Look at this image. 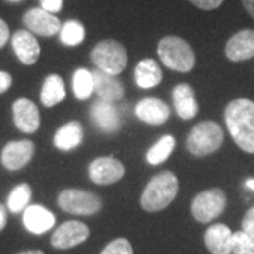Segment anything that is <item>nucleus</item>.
Wrapping results in <instances>:
<instances>
[{"instance_id":"4c0bfd02","label":"nucleus","mask_w":254,"mask_h":254,"mask_svg":"<svg viewBox=\"0 0 254 254\" xmlns=\"http://www.w3.org/2000/svg\"><path fill=\"white\" fill-rule=\"evenodd\" d=\"M18 254H44V252H41V250H26V252H21Z\"/></svg>"},{"instance_id":"4be33fe9","label":"nucleus","mask_w":254,"mask_h":254,"mask_svg":"<svg viewBox=\"0 0 254 254\" xmlns=\"http://www.w3.org/2000/svg\"><path fill=\"white\" fill-rule=\"evenodd\" d=\"M83 140V128L79 122H69L57 130L54 136V145L58 150L69 151L81 145Z\"/></svg>"},{"instance_id":"0eeeda50","label":"nucleus","mask_w":254,"mask_h":254,"mask_svg":"<svg viewBox=\"0 0 254 254\" xmlns=\"http://www.w3.org/2000/svg\"><path fill=\"white\" fill-rule=\"evenodd\" d=\"M226 195L220 188H212L200 192L192 202V215L200 223H209L222 215L226 209Z\"/></svg>"},{"instance_id":"7c9ffc66","label":"nucleus","mask_w":254,"mask_h":254,"mask_svg":"<svg viewBox=\"0 0 254 254\" xmlns=\"http://www.w3.org/2000/svg\"><path fill=\"white\" fill-rule=\"evenodd\" d=\"M192 4H195L198 9L200 10H215L220 7V4L225 1V0H190Z\"/></svg>"},{"instance_id":"423d86ee","label":"nucleus","mask_w":254,"mask_h":254,"mask_svg":"<svg viewBox=\"0 0 254 254\" xmlns=\"http://www.w3.org/2000/svg\"><path fill=\"white\" fill-rule=\"evenodd\" d=\"M58 206L71 215L92 216L100 210L102 200L93 192L71 188L58 195Z\"/></svg>"},{"instance_id":"20e7f679","label":"nucleus","mask_w":254,"mask_h":254,"mask_svg":"<svg viewBox=\"0 0 254 254\" xmlns=\"http://www.w3.org/2000/svg\"><path fill=\"white\" fill-rule=\"evenodd\" d=\"M223 128L216 122L205 120L193 127L187 137V150L192 155L205 157L218 151L223 144Z\"/></svg>"},{"instance_id":"58836bf2","label":"nucleus","mask_w":254,"mask_h":254,"mask_svg":"<svg viewBox=\"0 0 254 254\" xmlns=\"http://www.w3.org/2000/svg\"><path fill=\"white\" fill-rule=\"evenodd\" d=\"M7 1H11V3H18V1H21V0H7Z\"/></svg>"},{"instance_id":"ddd939ff","label":"nucleus","mask_w":254,"mask_h":254,"mask_svg":"<svg viewBox=\"0 0 254 254\" xmlns=\"http://www.w3.org/2000/svg\"><path fill=\"white\" fill-rule=\"evenodd\" d=\"M227 60L233 63L246 61L254 57V30L245 28L229 38L225 47Z\"/></svg>"},{"instance_id":"39448f33","label":"nucleus","mask_w":254,"mask_h":254,"mask_svg":"<svg viewBox=\"0 0 254 254\" xmlns=\"http://www.w3.org/2000/svg\"><path fill=\"white\" fill-rule=\"evenodd\" d=\"M91 60L98 69L116 76L126 68L127 51L116 40H103L93 47Z\"/></svg>"},{"instance_id":"f257e3e1","label":"nucleus","mask_w":254,"mask_h":254,"mask_svg":"<svg viewBox=\"0 0 254 254\" xmlns=\"http://www.w3.org/2000/svg\"><path fill=\"white\" fill-rule=\"evenodd\" d=\"M226 127L236 145L254 154V102L247 98L230 100L225 109Z\"/></svg>"},{"instance_id":"2f4dec72","label":"nucleus","mask_w":254,"mask_h":254,"mask_svg":"<svg viewBox=\"0 0 254 254\" xmlns=\"http://www.w3.org/2000/svg\"><path fill=\"white\" fill-rule=\"evenodd\" d=\"M40 3H41V9L47 10L53 14L61 11L64 6V0H40Z\"/></svg>"},{"instance_id":"a211bd4d","label":"nucleus","mask_w":254,"mask_h":254,"mask_svg":"<svg viewBox=\"0 0 254 254\" xmlns=\"http://www.w3.org/2000/svg\"><path fill=\"white\" fill-rule=\"evenodd\" d=\"M173 102L177 115L184 120L193 119L199 112V105L195 98V92L188 83H180L174 88Z\"/></svg>"},{"instance_id":"cd10ccee","label":"nucleus","mask_w":254,"mask_h":254,"mask_svg":"<svg viewBox=\"0 0 254 254\" xmlns=\"http://www.w3.org/2000/svg\"><path fill=\"white\" fill-rule=\"evenodd\" d=\"M232 254H254V239L246 235L243 230L233 233Z\"/></svg>"},{"instance_id":"393cba45","label":"nucleus","mask_w":254,"mask_h":254,"mask_svg":"<svg viewBox=\"0 0 254 254\" xmlns=\"http://www.w3.org/2000/svg\"><path fill=\"white\" fill-rule=\"evenodd\" d=\"M73 95L79 100H86L93 93V75L86 68H79L73 73L72 78Z\"/></svg>"},{"instance_id":"1a4fd4ad","label":"nucleus","mask_w":254,"mask_h":254,"mask_svg":"<svg viewBox=\"0 0 254 254\" xmlns=\"http://www.w3.org/2000/svg\"><path fill=\"white\" fill-rule=\"evenodd\" d=\"M23 23L30 33L41 37L55 36L63 27L60 18L41 7H34L26 11L23 16Z\"/></svg>"},{"instance_id":"72a5a7b5","label":"nucleus","mask_w":254,"mask_h":254,"mask_svg":"<svg viewBox=\"0 0 254 254\" xmlns=\"http://www.w3.org/2000/svg\"><path fill=\"white\" fill-rule=\"evenodd\" d=\"M11 83H13L11 75L4 72V71H0V93H4L6 91H9Z\"/></svg>"},{"instance_id":"f03ea898","label":"nucleus","mask_w":254,"mask_h":254,"mask_svg":"<svg viewBox=\"0 0 254 254\" xmlns=\"http://www.w3.org/2000/svg\"><path fill=\"white\" fill-rule=\"evenodd\" d=\"M178 193V178L171 171H163L147 184L141 195V208L147 212L165 209Z\"/></svg>"},{"instance_id":"9b49d317","label":"nucleus","mask_w":254,"mask_h":254,"mask_svg":"<svg viewBox=\"0 0 254 254\" xmlns=\"http://www.w3.org/2000/svg\"><path fill=\"white\" fill-rule=\"evenodd\" d=\"M34 143L30 140L10 141L1 151V164L10 171H17L27 165L34 155Z\"/></svg>"},{"instance_id":"473e14b6","label":"nucleus","mask_w":254,"mask_h":254,"mask_svg":"<svg viewBox=\"0 0 254 254\" xmlns=\"http://www.w3.org/2000/svg\"><path fill=\"white\" fill-rule=\"evenodd\" d=\"M9 38H10L9 26H7V23H6L3 18H0V48H3V47L7 44Z\"/></svg>"},{"instance_id":"a878e982","label":"nucleus","mask_w":254,"mask_h":254,"mask_svg":"<svg viewBox=\"0 0 254 254\" xmlns=\"http://www.w3.org/2000/svg\"><path fill=\"white\" fill-rule=\"evenodd\" d=\"M85 27L78 20H69L60 30V40L65 46L75 47L79 46L85 40Z\"/></svg>"},{"instance_id":"c85d7f7f","label":"nucleus","mask_w":254,"mask_h":254,"mask_svg":"<svg viewBox=\"0 0 254 254\" xmlns=\"http://www.w3.org/2000/svg\"><path fill=\"white\" fill-rule=\"evenodd\" d=\"M100 254H133V247L127 239L119 237L110 242Z\"/></svg>"},{"instance_id":"7ed1b4c3","label":"nucleus","mask_w":254,"mask_h":254,"mask_svg":"<svg viewBox=\"0 0 254 254\" xmlns=\"http://www.w3.org/2000/svg\"><path fill=\"white\" fill-rule=\"evenodd\" d=\"M157 53L161 63L177 72H190L195 66V53L181 37L167 36L161 38Z\"/></svg>"},{"instance_id":"aec40b11","label":"nucleus","mask_w":254,"mask_h":254,"mask_svg":"<svg viewBox=\"0 0 254 254\" xmlns=\"http://www.w3.org/2000/svg\"><path fill=\"white\" fill-rule=\"evenodd\" d=\"M233 233L223 223H215L205 232V245L212 254H232Z\"/></svg>"},{"instance_id":"f3484780","label":"nucleus","mask_w":254,"mask_h":254,"mask_svg":"<svg viewBox=\"0 0 254 254\" xmlns=\"http://www.w3.org/2000/svg\"><path fill=\"white\" fill-rule=\"evenodd\" d=\"M11 46L18 60L24 65H33L40 58V44L28 30H17L11 37Z\"/></svg>"},{"instance_id":"bb28decb","label":"nucleus","mask_w":254,"mask_h":254,"mask_svg":"<svg viewBox=\"0 0 254 254\" xmlns=\"http://www.w3.org/2000/svg\"><path fill=\"white\" fill-rule=\"evenodd\" d=\"M31 200V188L28 184H20L14 187L7 198V208L11 213H20L26 210Z\"/></svg>"},{"instance_id":"c9c22d12","label":"nucleus","mask_w":254,"mask_h":254,"mask_svg":"<svg viewBox=\"0 0 254 254\" xmlns=\"http://www.w3.org/2000/svg\"><path fill=\"white\" fill-rule=\"evenodd\" d=\"M242 3H243L246 11L254 18V0H242Z\"/></svg>"},{"instance_id":"b1692460","label":"nucleus","mask_w":254,"mask_h":254,"mask_svg":"<svg viewBox=\"0 0 254 254\" xmlns=\"http://www.w3.org/2000/svg\"><path fill=\"white\" fill-rule=\"evenodd\" d=\"M174 147H175V138L170 134H165L147 151L145 158L151 165L163 164L171 155Z\"/></svg>"},{"instance_id":"9d476101","label":"nucleus","mask_w":254,"mask_h":254,"mask_svg":"<svg viewBox=\"0 0 254 254\" xmlns=\"http://www.w3.org/2000/svg\"><path fill=\"white\" fill-rule=\"evenodd\" d=\"M125 165L113 157H99L89 165V177L98 185H110L123 178Z\"/></svg>"},{"instance_id":"6e6552de","label":"nucleus","mask_w":254,"mask_h":254,"mask_svg":"<svg viewBox=\"0 0 254 254\" xmlns=\"http://www.w3.org/2000/svg\"><path fill=\"white\" fill-rule=\"evenodd\" d=\"M89 235L91 230L85 223L78 220H68L55 229L51 237V245L60 250L72 249L75 246L83 243L89 237Z\"/></svg>"},{"instance_id":"c756f323","label":"nucleus","mask_w":254,"mask_h":254,"mask_svg":"<svg viewBox=\"0 0 254 254\" xmlns=\"http://www.w3.org/2000/svg\"><path fill=\"white\" fill-rule=\"evenodd\" d=\"M242 230L254 239V206L246 212L245 218L242 220Z\"/></svg>"},{"instance_id":"4468645a","label":"nucleus","mask_w":254,"mask_h":254,"mask_svg":"<svg viewBox=\"0 0 254 254\" xmlns=\"http://www.w3.org/2000/svg\"><path fill=\"white\" fill-rule=\"evenodd\" d=\"M13 119L14 125L23 133H36L40 127V112L36 103L27 98H20L13 103Z\"/></svg>"},{"instance_id":"2eb2a0df","label":"nucleus","mask_w":254,"mask_h":254,"mask_svg":"<svg viewBox=\"0 0 254 254\" xmlns=\"http://www.w3.org/2000/svg\"><path fill=\"white\" fill-rule=\"evenodd\" d=\"M92 75H93V92L99 96V99L106 100L110 103L123 99L125 88L118 78H115V75H109L98 68L92 71Z\"/></svg>"},{"instance_id":"e433bc0d","label":"nucleus","mask_w":254,"mask_h":254,"mask_svg":"<svg viewBox=\"0 0 254 254\" xmlns=\"http://www.w3.org/2000/svg\"><path fill=\"white\" fill-rule=\"evenodd\" d=\"M246 187H247V188H250L252 190H254V178H247V181H246Z\"/></svg>"},{"instance_id":"f8f14e48","label":"nucleus","mask_w":254,"mask_h":254,"mask_svg":"<svg viewBox=\"0 0 254 254\" xmlns=\"http://www.w3.org/2000/svg\"><path fill=\"white\" fill-rule=\"evenodd\" d=\"M91 118L93 125L108 134L118 133L122 126L120 115H119L116 106L106 100L98 99L92 103Z\"/></svg>"},{"instance_id":"5701e85b","label":"nucleus","mask_w":254,"mask_h":254,"mask_svg":"<svg viewBox=\"0 0 254 254\" xmlns=\"http://www.w3.org/2000/svg\"><path fill=\"white\" fill-rule=\"evenodd\" d=\"M65 95L66 92H65V83L63 78L55 73L48 75L43 83L41 93H40V99L43 102V105L47 108H53L65 99Z\"/></svg>"},{"instance_id":"412c9836","label":"nucleus","mask_w":254,"mask_h":254,"mask_svg":"<svg viewBox=\"0 0 254 254\" xmlns=\"http://www.w3.org/2000/svg\"><path fill=\"white\" fill-rule=\"evenodd\" d=\"M134 78H136V85L141 89H151L163 79V72L160 65L155 63L151 58L141 60L137 64L136 71H134Z\"/></svg>"},{"instance_id":"f704fd0d","label":"nucleus","mask_w":254,"mask_h":254,"mask_svg":"<svg viewBox=\"0 0 254 254\" xmlns=\"http://www.w3.org/2000/svg\"><path fill=\"white\" fill-rule=\"evenodd\" d=\"M6 223H7V212L4 205L0 203V232L6 227Z\"/></svg>"},{"instance_id":"dca6fc26","label":"nucleus","mask_w":254,"mask_h":254,"mask_svg":"<svg viewBox=\"0 0 254 254\" xmlns=\"http://www.w3.org/2000/svg\"><path fill=\"white\" fill-rule=\"evenodd\" d=\"M136 116L147 125L158 126L170 119V108L158 98H144L136 105Z\"/></svg>"},{"instance_id":"6ab92c4d","label":"nucleus","mask_w":254,"mask_h":254,"mask_svg":"<svg viewBox=\"0 0 254 254\" xmlns=\"http://www.w3.org/2000/svg\"><path fill=\"white\" fill-rule=\"evenodd\" d=\"M23 222L28 232L43 235L55 225V216L41 205H30L23 213Z\"/></svg>"}]
</instances>
